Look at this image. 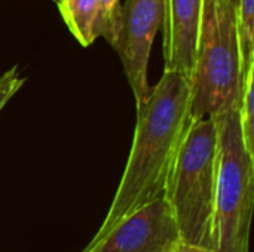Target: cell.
I'll use <instances>...</instances> for the list:
<instances>
[{
  "mask_svg": "<svg viewBox=\"0 0 254 252\" xmlns=\"http://www.w3.org/2000/svg\"><path fill=\"white\" fill-rule=\"evenodd\" d=\"M137 120L127 166L109 212L91 242L100 241L122 218L164 198L170 169L190 117V83L170 70L135 107Z\"/></svg>",
  "mask_w": 254,
  "mask_h": 252,
  "instance_id": "cell-1",
  "label": "cell"
},
{
  "mask_svg": "<svg viewBox=\"0 0 254 252\" xmlns=\"http://www.w3.org/2000/svg\"><path fill=\"white\" fill-rule=\"evenodd\" d=\"M217 154L216 117H189L164 195L186 245L213 250Z\"/></svg>",
  "mask_w": 254,
  "mask_h": 252,
  "instance_id": "cell-2",
  "label": "cell"
},
{
  "mask_svg": "<svg viewBox=\"0 0 254 252\" xmlns=\"http://www.w3.org/2000/svg\"><path fill=\"white\" fill-rule=\"evenodd\" d=\"M244 77L235 6L228 0H202L196 56L189 79L190 117L219 116L238 108Z\"/></svg>",
  "mask_w": 254,
  "mask_h": 252,
  "instance_id": "cell-3",
  "label": "cell"
},
{
  "mask_svg": "<svg viewBox=\"0 0 254 252\" xmlns=\"http://www.w3.org/2000/svg\"><path fill=\"white\" fill-rule=\"evenodd\" d=\"M214 117L217 120L219 154L211 251L250 252L254 156L244 146L238 108Z\"/></svg>",
  "mask_w": 254,
  "mask_h": 252,
  "instance_id": "cell-4",
  "label": "cell"
},
{
  "mask_svg": "<svg viewBox=\"0 0 254 252\" xmlns=\"http://www.w3.org/2000/svg\"><path fill=\"white\" fill-rule=\"evenodd\" d=\"M164 0H125L119 31L113 48L119 53L122 67L135 98L141 105L149 94L147 67L156 33L162 28Z\"/></svg>",
  "mask_w": 254,
  "mask_h": 252,
  "instance_id": "cell-5",
  "label": "cell"
},
{
  "mask_svg": "<svg viewBox=\"0 0 254 252\" xmlns=\"http://www.w3.org/2000/svg\"><path fill=\"white\" fill-rule=\"evenodd\" d=\"M180 244L174 214L167 199L159 198L122 218L83 252H174Z\"/></svg>",
  "mask_w": 254,
  "mask_h": 252,
  "instance_id": "cell-6",
  "label": "cell"
},
{
  "mask_svg": "<svg viewBox=\"0 0 254 252\" xmlns=\"http://www.w3.org/2000/svg\"><path fill=\"white\" fill-rule=\"evenodd\" d=\"M202 0H164V58L165 68L192 76L199 39Z\"/></svg>",
  "mask_w": 254,
  "mask_h": 252,
  "instance_id": "cell-7",
  "label": "cell"
},
{
  "mask_svg": "<svg viewBox=\"0 0 254 252\" xmlns=\"http://www.w3.org/2000/svg\"><path fill=\"white\" fill-rule=\"evenodd\" d=\"M61 18L73 37L85 48L97 39L95 25L98 16L97 0H58Z\"/></svg>",
  "mask_w": 254,
  "mask_h": 252,
  "instance_id": "cell-8",
  "label": "cell"
},
{
  "mask_svg": "<svg viewBox=\"0 0 254 252\" xmlns=\"http://www.w3.org/2000/svg\"><path fill=\"white\" fill-rule=\"evenodd\" d=\"M237 31L244 74L254 64V0H237Z\"/></svg>",
  "mask_w": 254,
  "mask_h": 252,
  "instance_id": "cell-9",
  "label": "cell"
},
{
  "mask_svg": "<svg viewBox=\"0 0 254 252\" xmlns=\"http://www.w3.org/2000/svg\"><path fill=\"white\" fill-rule=\"evenodd\" d=\"M254 64L247 70L244 77V88L241 95L240 110V126L243 134V141L249 153L254 156Z\"/></svg>",
  "mask_w": 254,
  "mask_h": 252,
  "instance_id": "cell-10",
  "label": "cell"
},
{
  "mask_svg": "<svg viewBox=\"0 0 254 252\" xmlns=\"http://www.w3.org/2000/svg\"><path fill=\"white\" fill-rule=\"evenodd\" d=\"M97 4H98V16H97L95 34L97 37L106 39L107 43L113 46L122 16L121 0H97Z\"/></svg>",
  "mask_w": 254,
  "mask_h": 252,
  "instance_id": "cell-11",
  "label": "cell"
},
{
  "mask_svg": "<svg viewBox=\"0 0 254 252\" xmlns=\"http://www.w3.org/2000/svg\"><path fill=\"white\" fill-rule=\"evenodd\" d=\"M24 82L25 79L19 76L16 65H13L10 70L4 71L0 76V111L9 102V100L21 89Z\"/></svg>",
  "mask_w": 254,
  "mask_h": 252,
  "instance_id": "cell-12",
  "label": "cell"
},
{
  "mask_svg": "<svg viewBox=\"0 0 254 252\" xmlns=\"http://www.w3.org/2000/svg\"><path fill=\"white\" fill-rule=\"evenodd\" d=\"M174 252H213L208 248H202V247H193V245H186V244H180L179 248Z\"/></svg>",
  "mask_w": 254,
  "mask_h": 252,
  "instance_id": "cell-13",
  "label": "cell"
},
{
  "mask_svg": "<svg viewBox=\"0 0 254 252\" xmlns=\"http://www.w3.org/2000/svg\"><path fill=\"white\" fill-rule=\"evenodd\" d=\"M228 1H231V3H232V4H234V6H235V4H237V0H228Z\"/></svg>",
  "mask_w": 254,
  "mask_h": 252,
  "instance_id": "cell-14",
  "label": "cell"
},
{
  "mask_svg": "<svg viewBox=\"0 0 254 252\" xmlns=\"http://www.w3.org/2000/svg\"><path fill=\"white\" fill-rule=\"evenodd\" d=\"M55 1H58V0H55Z\"/></svg>",
  "mask_w": 254,
  "mask_h": 252,
  "instance_id": "cell-15",
  "label": "cell"
}]
</instances>
